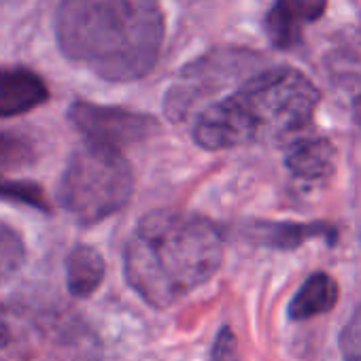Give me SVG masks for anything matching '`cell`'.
Here are the masks:
<instances>
[{
  "label": "cell",
  "mask_w": 361,
  "mask_h": 361,
  "mask_svg": "<svg viewBox=\"0 0 361 361\" xmlns=\"http://www.w3.org/2000/svg\"><path fill=\"white\" fill-rule=\"evenodd\" d=\"M340 350L344 361H361V306L355 310L344 331L340 334Z\"/></svg>",
  "instance_id": "cell-14"
},
{
  "label": "cell",
  "mask_w": 361,
  "mask_h": 361,
  "mask_svg": "<svg viewBox=\"0 0 361 361\" xmlns=\"http://www.w3.org/2000/svg\"><path fill=\"white\" fill-rule=\"evenodd\" d=\"M68 119L90 145L115 151L145 140L157 130V119L147 113L92 102H75L68 109Z\"/></svg>",
  "instance_id": "cell-5"
},
{
  "label": "cell",
  "mask_w": 361,
  "mask_h": 361,
  "mask_svg": "<svg viewBox=\"0 0 361 361\" xmlns=\"http://www.w3.org/2000/svg\"><path fill=\"white\" fill-rule=\"evenodd\" d=\"M47 83L30 68H0V117H16L47 102Z\"/></svg>",
  "instance_id": "cell-8"
},
{
  "label": "cell",
  "mask_w": 361,
  "mask_h": 361,
  "mask_svg": "<svg viewBox=\"0 0 361 361\" xmlns=\"http://www.w3.org/2000/svg\"><path fill=\"white\" fill-rule=\"evenodd\" d=\"M327 0H276L266 18V32L270 41L289 49L300 43L302 26L323 16Z\"/></svg>",
  "instance_id": "cell-9"
},
{
  "label": "cell",
  "mask_w": 361,
  "mask_h": 361,
  "mask_svg": "<svg viewBox=\"0 0 361 361\" xmlns=\"http://www.w3.org/2000/svg\"><path fill=\"white\" fill-rule=\"evenodd\" d=\"M104 259L87 245L75 247L66 257V287L75 298L92 295L104 281Z\"/></svg>",
  "instance_id": "cell-12"
},
{
  "label": "cell",
  "mask_w": 361,
  "mask_h": 361,
  "mask_svg": "<svg viewBox=\"0 0 361 361\" xmlns=\"http://www.w3.org/2000/svg\"><path fill=\"white\" fill-rule=\"evenodd\" d=\"M340 298V289L334 276L325 272L310 274L289 304V317L293 321H308L329 312Z\"/></svg>",
  "instance_id": "cell-11"
},
{
  "label": "cell",
  "mask_w": 361,
  "mask_h": 361,
  "mask_svg": "<svg viewBox=\"0 0 361 361\" xmlns=\"http://www.w3.org/2000/svg\"><path fill=\"white\" fill-rule=\"evenodd\" d=\"M224 262L219 228L202 215L159 209L132 232L123 270L128 285L153 308H170L207 285Z\"/></svg>",
  "instance_id": "cell-1"
},
{
  "label": "cell",
  "mask_w": 361,
  "mask_h": 361,
  "mask_svg": "<svg viewBox=\"0 0 361 361\" xmlns=\"http://www.w3.org/2000/svg\"><path fill=\"white\" fill-rule=\"evenodd\" d=\"M249 238L257 245L291 251L312 238H325L327 243H336L338 230L325 221L312 224H289V221H255L249 226Z\"/></svg>",
  "instance_id": "cell-10"
},
{
  "label": "cell",
  "mask_w": 361,
  "mask_h": 361,
  "mask_svg": "<svg viewBox=\"0 0 361 361\" xmlns=\"http://www.w3.org/2000/svg\"><path fill=\"white\" fill-rule=\"evenodd\" d=\"M7 344H9V325L3 319V314H0V348H5Z\"/></svg>",
  "instance_id": "cell-16"
},
{
  "label": "cell",
  "mask_w": 361,
  "mask_h": 361,
  "mask_svg": "<svg viewBox=\"0 0 361 361\" xmlns=\"http://www.w3.org/2000/svg\"><path fill=\"white\" fill-rule=\"evenodd\" d=\"M166 22L159 0H62V54L106 81H136L159 58Z\"/></svg>",
  "instance_id": "cell-2"
},
{
  "label": "cell",
  "mask_w": 361,
  "mask_h": 361,
  "mask_svg": "<svg viewBox=\"0 0 361 361\" xmlns=\"http://www.w3.org/2000/svg\"><path fill=\"white\" fill-rule=\"evenodd\" d=\"M37 157L32 142L13 132H0V198H7L32 209L47 211L43 190L28 178L16 176L26 170Z\"/></svg>",
  "instance_id": "cell-6"
},
{
  "label": "cell",
  "mask_w": 361,
  "mask_h": 361,
  "mask_svg": "<svg viewBox=\"0 0 361 361\" xmlns=\"http://www.w3.org/2000/svg\"><path fill=\"white\" fill-rule=\"evenodd\" d=\"M26 259V245L20 232L0 221V281L11 279Z\"/></svg>",
  "instance_id": "cell-13"
},
{
  "label": "cell",
  "mask_w": 361,
  "mask_h": 361,
  "mask_svg": "<svg viewBox=\"0 0 361 361\" xmlns=\"http://www.w3.org/2000/svg\"><path fill=\"white\" fill-rule=\"evenodd\" d=\"M213 361H238L236 338L228 327H224L219 331V336H217L215 350H213Z\"/></svg>",
  "instance_id": "cell-15"
},
{
  "label": "cell",
  "mask_w": 361,
  "mask_h": 361,
  "mask_svg": "<svg viewBox=\"0 0 361 361\" xmlns=\"http://www.w3.org/2000/svg\"><path fill=\"white\" fill-rule=\"evenodd\" d=\"M134 194V174L121 151L85 142L77 149L60 180V204L79 224H98L119 213Z\"/></svg>",
  "instance_id": "cell-4"
},
{
  "label": "cell",
  "mask_w": 361,
  "mask_h": 361,
  "mask_svg": "<svg viewBox=\"0 0 361 361\" xmlns=\"http://www.w3.org/2000/svg\"><path fill=\"white\" fill-rule=\"evenodd\" d=\"M336 147L325 136H298L287 142L285 164L295 178L308 185L325 183L336 172Z\"/></svg>",
  "instance_id": "cell-7"
},
{
  "label": "cell",
  "mask_w": 361,
  "mask_h": 361,
  "mask_svg": "<svg viewBox=\"0 0 361 361\" xmlns=\"http://www.w3.org/2000/svg\"><path fill=\"white\" fill-rule=\"evenodd\" d=\"M321 92L298 68H268L234 94L209 104L194 123V140L207 151L259 140H287L308 128Z\"/></svg>",
  "instance_id": "cell-3"
}]
</instances>
